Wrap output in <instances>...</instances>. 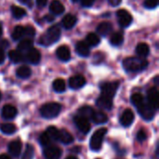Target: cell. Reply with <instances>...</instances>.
<instances>
[{
  "mask_svg": "<svg viewBox=\"0 0 159 159\" xmlns=\"http://www.w3.org/2000/svg\"><path fill=\"white\" fill-rule=\"evenodd\" d=\"M148 65V61L143 58H138V57H131V58H127L123 61V66L126 71L128 72H132V73H138L142 72L144 69H146Z\"/></svg>",
  "mask_w": 159,
  "mask_h": 159,
  "instance_id": "1",
  "label": "cell"
},
{
  "mask_svg": "<svg viewBox=\"0 0 159 159\" xmlns=\"http://www.w3.org/2000/svg\"><path fill=\"white\" fill-rule=\"evenodd\" d=\"M60 36H61V30H60V28L57 25L51 26L40 37V39L38 40V43L43 45V46H50L53 43L57 42L60 39Z\"/></svg>",
  "mask_w": 159,
  "mask_h": 159,
  "instance_id": "2",
  "label": "cell"
},
{
  "mask_svg": "<svg viewBox=\"0 0 159 159\" xmlns=\"http://www.w3.org/2000/svg\"><path fill=\"white\" fill-rule=\"evenodd\" d=\"M61 110V105L57 102H48L44 104L40 108V114L44 118H54L56 117Z\"/></svg>",
  "mask_w": 159,
  "mask_h": 159,
  "instance_id": "3",
  "label": "cell"
},
{
  "mask_svg": "<svg viewBox=\"0 0 159 159\" xmlns=\"http://www.w3.org/2000/svg\"><path fill=\"white\" fill-rule=\"evenodd\" d=\"M106 133H107V129L104 128L99 129L93 133V135L90 139V142H89V146H90V149L92 151L97 152V151H100L102 149L103 138H104Z\"/></svg>",
  "mask_w": 159,
  "mask_h": 159,
  "instance_id": "4",
  "label": "cell"
},
{
  "mask_svg": "<svg viewBox=\"0 0 159 159\" xmlns=\"http://www.w3.org/2000/svg\"><path fill=\"white\" fill-rule=\"evenodd\" d=\"M119 83L118 82H105L101 85V90L102 95H104L106 97H109L113 99V97L116 95V92L118 89Z\"/></svg>",
  "mask_w": 159,
  "mask_h": 159,
  "instance_id": "5",
  "label": "cell"
},
{
  "mask_svg": "<svg viewBox=\"0 0 159 159\" xmlns=\"http://www.w3.org/2000/svg\"><path fill=\"white\" fill-rule=\"evenodd\" d=\"M138 112L141 115V116L145 120H152L155 116L156 110L151 107L147 102H143L140 106L137 107Z\"/></svg>",
  "mask_w": 159,
  "mask_h": 159,
  "instance_id": "6",
  "label": "cell"
},
{
  "mask_svg": "<svg viewBox=\"0 0 159 159\" xmlns=\"http://www.w3.org/2000/svg\"><path fill=\"white\" fill-rule=\"evenodd\" d=\"M74 122L75 124V126L77 127V129L84 134H87L89 132L90 130V123L89 121V119L81 116H75L74 118Z\"/></svg>",
  "mask_w": 159,
  "mask_h": 159,
  "instance_id": "7",
  "label": "cell"
},
{
  "mask_svg": "<svg viewBox=\"0 0 159 159\" xmlns=\"http://www.w3.org/2000/svg\"><path fill=\"white\" fill-rule=\"evenodd\" d=\"M61 150L60 147L55 145H48L44 148L45 159H60L61 157Z\"/></svg>",
  "mask_w": 159,
  "mask_h": 159,
  "instance_id": "8",
  "label": "cell"
},
{
  "mask_svg": "<svg viewBox=\"0 0 159 159\" xmlns=\"http://www.w3.org/2000/svg\"><path fill=\"white\" fill-rule=\"evenodd\" d=\"M118 22L122 27H129L132 22V16L126 9H119L116 12Z\"/></svg>",
  "mask_w": 159,
  "mask_h": 159,
  "instance_id": "9",
  "label": "cell"
},
{
  "mask_svg": "<svg viewBox=\"0 0 159 159\" xmlns=\"http://www.w3.org/2000/svg\"><path fill=\"white\" fill-rule=\"evenodd\" d=\"M147 103L156 111L158 108V90L157 88H152L147 92Z\"/></svg>",
  "mask_w": 159,
  "mask_h": 159,
  "instance_id": "10",
  "label": "cell"
},
{
  "mask_svg": "<svg viewBox=\"0 0 159 159\" xmlns=\"http://www.w3.org/2000/svg\"><path fill=\"white\" fill-rule=\"evenodd\" d=\"M120 124L123 127H129L134 121V114L130 109H126L120 116Z\"/></svg>",
  "mask_w": 159,
  "mask_h": 159,
  "instance_id": "11",
  "label": "cell"
},
{
  "mask_svg": "<svg viewBox=\"0 0 159 159\" xmlns=\"http://www.w3.org/2000/svg\"><path fill=\"white\" fill-rule=\"evenodd\" d=\"M86 84V79L84 76L77 75H74L69 79V87L72 89H81L82 87H84Z\"/></svg>",
  "mask_w": 159,
  "mask_h": 159,
  "instance_id": "12",
  "label": "cell"
},
{
  "mask_svg": "<svg viewBox=\"0 0 159 159\" xmlns=\"http://www.w3.org/2000/svg\"><path fill=\"white\" fill-rule=\"evenodd\" d=\"M113 99L106 97L104 95H101L97 101H96V104L99 108L101 109H104V110H111L113 107Z\"/></svg>",
  "mask_w": 159,
  "mask_h": 159,
  "instance_id": "13",
  "label": "cell"
},
{
  "mask_svg": "<svg viewBox=\"0 0 159 159\" xmlns=\"http://www.w3.org/2000/svg\"><path fill=\"white\" fill-rule=\"evenodd\" d=\"M16 116H17V109L14 106H12L10 104H7L3 107V109H2L3 118H5L7 120H10V119H13Z\"/></svg>",
  "mask_w": 159,
  "mask_h": 159,
  "instance_id": "14",
  "label": "cell"
},
{
  "mask_svg": "<svg viewBox=\"0 0 159 159\" xmlns=\"http://www.w3.org/2000/svg\"><path fill=\"white\" fill-rule=\"evenodd\" d=\"M56 55L59 60L62 61H67L71 58V52L70 49L66 46H61L56 50Z\"/></svg>",
  "mask_w": 159,
  "mask_h": 159,
  "instance_id": "15",
  "label": "cell"
},
{
  "mask_svg": "<svg viewBox=\"0 0 159 159\" xmlns=\"http://www.w3.org/2000/svg\"><path fill=\"white\" fill-rule=\"evenodd\" d=\"M26 59L29 62L33 63V64H37L40 61L41 59V55L40 52L36 49V48H30L27 51V55H26Z\"/></svg>",
  "mask_w": 159,
  "mask_h": 159,
  "instance_id": "16",
  "label": "cell"
},
{
  "mask_svg": "<svg viewBox=\"0 0 159 159\" xmlns=\"http://www.w3.org/2000/svg\"><path fill=\"white\" fill-rule=\"evenodd\" d=\"M75 50H76V53L78 55H80L81 57H88L89 55V46L84 42V41H79L76 43V46H75Z\"/></svg>",
  "mask_w": 159,
  "mask_h": 159,
  "instance_id": "17",
  "label": "cell"
},
{
  "mask_svg": "<svg viewBox=\"0 0 159 159\" xmlns=\"http://www.w3.org/2000/svg\"><path fill=\"white\" fill-rule=\"evenodd\" d=\"M49 10L53 15H61L64 12V7L59 0H53L49 6Z\"/></svg>",
  "mask_w": 159,
  "mask_h": 159,
  "instance_id": "18",
  "label": "cell"
},
{
  "mask_svg": "<svg viewBox=\"0 0 159 159\" xmlns=\"http://www.w3.org/2000/svg\"><path fill=\"white\" fill-rule=\"evenodd\" d=\"M58 141L61 142L63 144H70V143H72L74 142V138L67 130L61 129V130H59Z\"/></svg>",
  "mask_w": 159,
  "mask_h": 159,
  "instance_id": "19",
  "label": "cell"
},
{
  "mask_svg": "<svg viewBox=\"0 0 159 159\" xmlns=\"http://www.w3.org/2000/svg\"><path fill=\"white\" fill-rule=\"evenodd\" d=\"M113 30V25L110 22L107 21H103L102 23H100L97 26V32L98 34H100L102 36H105L107 34H109Z\"/></svg>",
  "mask_w": 159,
  "mask_h": 159,
  "instance_id": "20",
  "label": "cell"
},
{
  "mask_svg": "<svg viewBox=\"0 0 159 159\" xmlns=\"http://www.w3.org/2000/svg\"><path fill=\"white\" fill-rule=\"evenodd\" d=\"M76 23V18L72 15V14H67L63 17L62 20H61V24L63 26V28L65 29H72Z\"/></svg>",
  "mask_w": 159,
  "mask_h": 159,
  "instance_id": "21",
  "label": "cell"
},
{
  "mask_svg": "<svg viewBox=\"0 0 159 159\" xmlns=\"http://www.w3.org/2000/svg\"><path fill=\"white\" fill-rule=\"evenodd\" d=\"M8 152L13 157L20 156L21 152V143L20 141H13L8 144Z\"/></svg>",
  "mask_w": 159,
  "mask_h": 159,
  "instance_id": "22",
  "label": "cell"
},
{
  "mask_svg": "<svg viewBox=\"0 0 159 159\" xmlns=\"http://www.w3.org/2000/svg\"><path fill=\"white\" fill-rule=\"evenodd\" d=\"M91 120L95 124H97V125H99V124H105L108 121V117L102 112H96V111H94V114H93V116L91 117Z\"/></svg>",
  "mask_w": 159,
  "mask_h": 159,
  "instance_id": "23",
  "label": "cell"
},
{
  "mask_svg": "<svg viewBox=\"0 0 159 159\" xmlns=\"http://www.w3.org/2000/svg\"><path fill=\"white\" fill-rule=\"evenodd\" d=\"M8 58L9 60L14 62V63H18L23 61V55L20 50H10L8 53Z\"/></svg>",
  "mask_w": 159,
  "mask_h": 159,
  "instance_id": "24",
  "label": "cell"
},
{
  "mask_svg": "<svg viewBox=\"0 0 159 159\" xmlns=\"http://www.w3.org/2000/svg\"><path fill=\"white\" fill-rule=\"evenodd\" d=\"M31 74H32L31 69L28 66H26V65H22V66L19 67L18 70L16 71L17 76L20 77V78H23V79L24 78H28L31 75Z\"/></svg>",
  "mask_w": 159,
  "mask_h": 159,
  "instance_id": "25",
  "label": "cell"
},
{
  "mask_svg": "<svg viewBox=\"0 0 159 159\" xmlns=\"http://www.w3.org/2000/svg\"><path fill=\"white\" fill-rule=\"evenodd\" d=\"M78 113H79V116H83V117H85L87 119H91V117H92V116L94 114V110H93L92 107H90L89 105H86V106L81 107L79 109V111H78Z\"/></svg>",
  "mask_w": 159,
  "mask_h": 159,
  "instance_id": "26",
  "label": "cell"
},
{
  "mask_svg": "<svg viewBox=\"0 0 159 159\" xmlns=\"http://www.w3.org/2000/svg\"><path fill=\"white\" fill-rule=\"evenodd\" d=\"M136 53L140 56V57H146L149 54V47L147 44L145 43H140L139 45H137L136 47Z\"/></svg>",
  "mask_w": 159,
  "mask_h": 159,
  "instance_id": "27",
  "label": "cell"
},
{
  "mask_svg": "<svg viewBox=\"0 0 159 159\" xmlns=\"http://www.w3.org/2000/svg\"><path fill=\"white\" fill-rule=\"evenodd\" d=\"M0 130H1L4 134L10 135V134H13V133L16 132L17 128H16V126H15L14 124H12V123H5V124L1 125Z\"/></svg>",
  "mask_w": 159,
  "mask_h": 159,
  "instance_id": "28",
  "label": "cell"
},
{
  "mask_svg": "<svg viewBox=\"0 0 159 159\" xmlns=\"http://www.w3.org/2000/svg\"><path fill=\"white\" fill-rule=\"evenodd\" d=\"M32 48H33V42L29 38H25V39L21 40L18 45V50H20V52L21 51H28Z\"/></svg>",
  "mask_w": 159,
  "mask_h": 159,
  "instance_id": "29",
  "label": "cell"
},
{
  "mask_svg": "<svg viewBox=\"0 0 159 159\" xmlns=\"http://www.w3.org/2000/svg\"><path fill=\"white\" fill-rule=\"evenodd\" d=\"M52 87H53V89L56 91V92H63L65 90V88H66V85H65V82L63 79H61V78H58L56 80H54L53 84H52Z\"/></svg>",
  "mask_w": 159,
  "mask_h": 159,
  "instance_id": "30",
  "label": "cell"
},
{
  "mask_svg": "<svg viewBox=\"0 0 159 159\" xmlns=\"http://www.w3.org/2000/svg\"><path fill=\"white\" fill-rule=\"evenodd\" d=\"M124 37L121 33H115L110 37V43L113 46H119L123 43Z\"/></svg>",
  "mask_w": 159,
  "mask_h": 159,
  "instance_id": "31",
  "label": "cell"
},
{
  "mask_svg": "<svg viewBox=\"0 0 159 159\" xmlns=\"http://www.w3.org/2000/svg\"><path fill=\"white\" fill-rule=\"evenodd\" d=\"M101 39L100 37L96 34H93V33H90L87 35V44L89 46H91V47H96L99 43H100Z\"/></svg>",
  "mask_w": 159,
  "mask_h": 159,
  "instance_id": "32",
  "label": "cell"
},
{
  "mask_svg": "<svg viewBox=\"0 0 159 159\" xmlns=\"http://www.w3.org/2000/svg\"><path fill=\"white\" fill-rule=\"evenodd\" d=\"M11 12H12V15L15 19H21L26 14V11L22 7H17V6H13L11 7Z\"/></svg>",
  "mask_w": 159,
  "mask_h": 159,
  "instance_id": "33",
  "label": "cell"
},
{
  "mask_svg": "<svg viewBox=\"0 0 159 159\" xmlns=\"http://www.w3.org/2000/svg\"><path fill=\"white\" fill-rule=\"evenodd\" d=\"M23 35H24V27L20 26V25L16 26L14 28L13 32H12V38H13V40L17 41V40L20 39Z\"/></svg>",
  "mask_w": 159,
  "mask_h": 159,
  "instance_id": "34",
  "label": "cell"
},
{
  "mask_svg": "<svg viewBox=\"0 0 159 159\" xmlns=\"http://www.w3.org/2000/svg\"><path fill=\"white\" fill-rule=\"evenodd\" d=\"M47 134L49 136V138L51 139V141H58V137H59V129L56 127L50 126L47 129Z\"/></svg>",
  "mask_w": 159,
  "mask_h": 159,
  "instance_id": "35",
  "label": "cell"
},
{
  "mask_svg": "<svg viewBox=\"0 0 159 159\" xmlns=\"http://www.w3.org/2000/svg\"><path fill=\"white\" fill-rule=\"evenodd\" d=\"M131 102L134 106L138 107L140 106L143 102H144V99L142 94L140 93H135L131 96Z\"/></svg>",
  "mask_w": 159,
  "mask_h": 159,
  "instance_id": "36",
  "label": "cell"
},
{
  "mask_svg": "<svg viewBox=\"0 0 159 159\" xmlns=\"http://www.w3.org/2000/svg\"><path fill=\"white\" fill-rule=\"evenodd\" d=\"M34 147L32 145H30V144H27L21 159H33L34 158Z\"/></svg>",
  "mask_w": 159,
  "mask_h": 159,
  "instance_id": "37",
  "label": "cell"
},
{
  "mask_svg": "<svg viewBox=\"0 0 159 159\" xmlns=\"http://www.w3.org/2000/svg\"><path fill=\"white\" fill-rule=\"evenodd\" d=\"M39 143L44 146V147H47L48 145L51 144V139L49 138V136L47 134V132H44L40 135L39 137Z\"/></svg>",
  "mask_w": 159,
  "mask_h": 159,
  "instance_id": "38",
  "label": "cell"
},
{
  "mask_svg": "<svg viewBox=\"0 0 159 159\" xmlns=\"http://www.w3.org/2000/svg\"><path fill=\"white\" fill-rule=\"evenodd\" d=\"M143 5L146 8H155L158 6V0H145Z\"/></svg>",
  "mask_w": 159,
  "mask_h": 159,
  "instance_id": "39",
  "label": "cell"
},
{
  "mask_svg": "<svg viewBox=\"0 0 159 159\" xmlns=\"http://www.w3.org/2000/svg\"><path fill=\"white\" fill-rule=\"evenodd\" d=\"M35 34V31L34 28L32 26H26L24 28V35L28 36V37H34Z\"/></svg>",
  "mask_w": 159,
  "mask_h": 159,
  "instance_id": "40",
  "label": "cell"
},
{
  "mask_svg": "<svg viewBox=\"0 0 159 159\" xmlns=\"http://www.w3.org/2000/svg\"><path fill=\"white\" fill-rule=\"evenodd\" d=\"M146 138H147V134H146V132H145L143 129H141V130L137 133V140H138L139 142H143V141L146 140Z\"/></svg>",
  "mask_w": 159,
  "mask_h": 159,
  "instance_id": "41",
  "label": "cell"
},
{
  "mask_svg": "<svg viewBox=\"0 0 159 159\" xmlns=\"http://www.w3.org/2000/svg\"><path fill=\"white\" fill-rule=\"evenodd\" d=\"M80 1H81L82 6L85 7H91V6L94 4V2H95V0H80Z\"/></svg>",
  "mask_w": 159,
  "mask_h": 159,
  "instance_id": "42",
  "label": "cell"
},
{
  "mask_svg": "<svg viewBox=\"0 0 159 159\" xmlns=\"http://www.w3.org/2000/svg\"><path fill=\"white\" fill-rule=\"evenodd\" d=\"M48 3V0H36V5L39 8L44 7Z\"/></svg>",
  "mask_w": 159,
  "mask_h": 159,
  "instance_id": "43",
  "label": "cell"
},
{
  "mask_svg": "<svg viewBox=\"0 0 159 159\" xmlns=\"http://www.w3.org/2000/svg\"><path fill=\"white\" fill-rule=\"evenodd\" d=\"M5 61V52L4 49L0 48V64H2Z\"/></svg>",
  "mask_w": 159,
  "mask_h": 159,
  "instance_id": "44",
  "label": "cell"
},
{
  "mask_svg": "<svg viewBox=\"0 0 159 159\" xmlns=\"http://www.w3.org/2000/svg\"><path fill=\"white\" fill-rule=\"evenodd\" d=\"M108 2L112 5V6H118L121 3V0H108Z\"/></svg>",
  "mask_w": 159,
  "mask_h": 159,
  "instance_id": "45",
  "label": "cell"
},
{
  "mask_svg": "<svg viewBox=\"0 0 159 159\" xmlns=\"http://www.w3.org/2000/svg\"><path fill=\"white\" fill-rule=\"evenodd\" d=\"M0 159H11L7 155H0Z\"/></svg>",
  "mask_w": 159,
  "mask_h": 159,
  "instance_id": "46",
  "label": "cell"
},
{
  "mask_svg": "<svg viewBox=\"0 0 159 159\" xmlns=\"http://www.w3.org/2000/svg\"><path fill=\"white\" fill-rule=\"evenodd\" d=\"M20 2H21V3H23V4H26V3H28L30 0H19Z\"/></svg>",
  "mask_w": 159,
  "mask_h": 159,
  "instance_id": "47",
  "label": "cell"
},
{
  "mask_svg": "<svg viewBox=\"0 0 159 159\" xmlns=\"http://www.w3.org/2000/svg\"><path fill=\"white\" fill-rule=\"evenodd\" d=\"M65 159H77V157H74V156H71V157H66Z\"/></svg>",
  "mask_w": 159,
  "mask_h": 159,
  "instance_id": "48",
  "label": "cell"
},
{
  "mask_svg": "<svg viewBox=\"0 0 159 159\" xmlns=\"http://www.w3.org/2000/svg\"><path fill=\"white\" fill-rule=\"evenodd\" d=\"M1 35H2V26L0 24V37H1Z\"/></svg>",
  "mask_w": 159,
  "mask_h": 159,
  "instance_id": "49",
  "label": "cell"
},
{
  "mask_svg": "<svg viewBox=\"0 0 159 159\" xmlns=\"http://www.w3.org/2000/svg\"><path fill=\"white\" fill-rule=\"evenodd\" d=\"M72 1H73L74 3H75V2H77V1H79V0H72Z\"/></svg>",
  "mask_w": 159,
  "mask_h": 159,
  "instance_id": "50",
  "label": "cell"
},
{
  "mask_svg": "<svg viewBox=\"0 0 159 159\" xmlns=\"http://www.w3.org/2000/svg\"><path fill=\"white\" fill-rule=\"evenodd\" d=\"M0 99H1V93H0Z\"/></svg>",
  "mask_w": 159,
  "mask_h": 159,
  "instance_id": "51",
  "label": "cell"
},
{
  "mask_svg": "<svg viewBox=\"0 0 159 159\" xmlns=\"http://www.w3.org/2000/svg\"><path fill=\"white\" fill-rule=\"evenodd\" d=\"M98 159H99V158H98Z\"/></svg>",
  "mask_w": 159,
  "mask_h": 159,
  "instance_id": "52",
  "label": "cell"
}]
</instances>
